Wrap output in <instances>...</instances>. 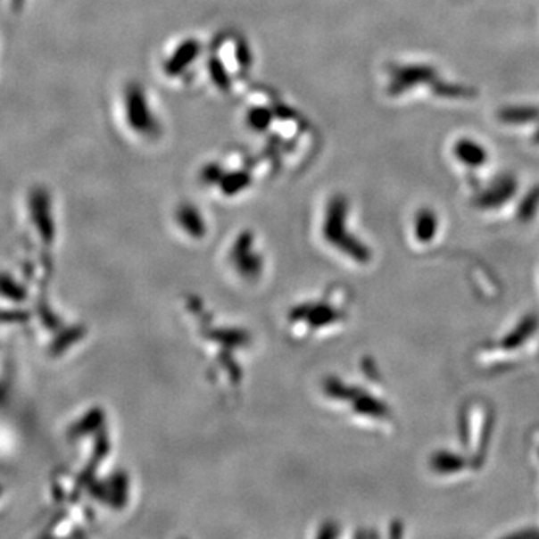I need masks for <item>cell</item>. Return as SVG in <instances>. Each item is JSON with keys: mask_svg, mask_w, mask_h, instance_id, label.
Instances as JSON below:
<instances>
[{"mask_svg": "<svg viewBox=\"0 0 539 539\" xmlns=\"http://www.w3.org/2000/svg\"><path fill=\"white\" fill-rule=\"evenodd\" d=\"M436 233V219L430 213H423L419 218L417 222V236L421 242H430V237H433Z\"/></svg>", "mask_w": 539, "mask_h": 539, "instance_id": "cell-3", "label": "cell"}, {"mask_svg": "<svg viewBox=\"0 0 539 539\" xmlns=\"http://www.w3.org/2000/svg\"><path fill=\"white\" fill-rule=\"evenodd\" d=\"M249 183V177L245 172H236L231 176L223 177L222 187L225 191L234 192L242 189Z\"/></svg>", "mask_w": 539, "mask_h": 539, "instance_id": "cell-7", "label": "cell"}, {"mask_svg": "<svg viewBox=\"0 0 539 539\" xmlns=\"http://www.w3.org/2000/svg\"><path fill=\"white\" fill-rule=\"evenodd\" d=\"M433 465H435V469L439 470L442 474H450V472H457L460 469L461 461L457 457H452V454L441 452L435 457Z\"/></svg>", "mask_w": 539, "mask_h": 539, "instance_id": "cell-4", "label": "cell"}, {"mask_svg": "<svg viewBox=\"0 0 539 539\" xmlns=\"http://www.w3.org/2000/svg\"><path fill=\"white\" fill-rule=\"evenodd\" d=\"M126 120L137 134L156 138L161 134V126L154 117L145 88L138 83H130L125 90Z\"/></svg>", "mask_w": 539, "mask_h": 539, "instance_id": "cell-1", "label": "cell"}, {"mask_svg": "<svg viewBox=\"0 0 539 539\" xmlns=\"http://www.w3.org/2000/svg\"><path fill=\"white\" fill-rule=\"evenodd\" d=\"M200 52V42L196 39H187V41L183 42L182 46L177 47L176 52L172 53L171 57L165 63V74L170 75V77L182 74L187 66L195 62Z\"/></svg>", "mask_w": 539, "mask_h": 539, "instance_id": "cell-2", "label": "cell"}, {"mask_svg": "<svg viewBox=\"0 0 539 539\" xmlns=\"http://www.w3.org/2000/svg\"><path fill=\"white\" fill-rule=\"evenodd\" d=\"M247 123L253 129H265L270 123V112L265 108L251 110L249 114H247Z\"/></svg>", "mask_w": 539, "mask_h": 539, "instance_id": "cell-6", "label": "cell"}, {"mask_svg": "<svg viewBox=\"0 0 539 539\" xmlns=\"http://www.w3.org/2000/svg\"><path fill=\"white\" fill-rule=\"evenodd\" d=\"M210 75H211V79H213L218 87L223 88V90L229 87L228 74H227V70L218 59L210 61Z\"/></svg>", "mask_w": 539, "mask_h": 539, "instance_id": "cell-5", "label": "cell"}]
</instances>
